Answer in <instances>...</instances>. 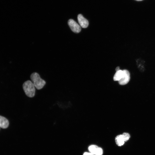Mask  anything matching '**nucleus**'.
I'll list each match as a JSON object with an SVG mask.
<instances>
[{
	"label": "nucleus",
	"instance_id": "nucleus-1",
	"mask_svg": "<svg viewBox=\"0 0 155 155\" xmlns=\"http://www.w3.org/2000/svg\"><path fill=\"white\" fill-rule=\"evenodd\" d=\"M30 78L35 87L38 90L42 89L46 84V82L36 72L32 73Z\"/></svg>",
	"mask_w": 155,
	"mask_h": 155
},
{
	"label": "nucleus",
	"instance_id": "nucleus-2",
	"mask_svg": "<svg viewBox=\"0 0 155 155\" xmlns=\"http://www.w3.org/2000/svg\"><path fill=\"white\" fill-rule=\"evenodd\" d=\"M23 88L28 97L32 98L34 96L35 92V87L32 82L30 80L26 81L23 84Z\"/></svg>",
	"mask_w": 155,
	"mask_h": 155
},
{
	"label": "nucleus",
	"instance_id": "nucleus-3",
	"mask_svg": "<svg viewBox=\"0 0 155 155\" xmlns=\"http://www.w3.org/2000/svg\"><path fill=\"white\" fill-rule=\"evenodd\" d=\"M68 23L71 30L73 32L78 33L80 32L81 28L80 26L73 20H69Z\"/></svg>",
	"mask_w": 155,
	"mask_h": 155
},
{
	"label": "nucleus",
	"instance_id": "nucleus-4",
	"mask_svg": "<svg viewBox=\"0 0 155 155\" xmlns=\"http://www.w3.org/2000/svg\"><path fill=\"white\" fill-rule=\"evenodd\" d=\"M88 150L90 152L94 155H102L103 153L101 148L94 145L90 146L88 147Z\"/></svg>",
	"mask_w": 155,
	"mask_h": 155
},
{
	"label": "nucleus",
	"instance_id": "nucleus-5",
	"mask_svg": "<svg viewBox=\"0 0 155 155\" xmlns=\"http://www.w3.org/2000/svg\"><path fill=\"white\" fill-rule=\"evenodd\" d=\"M124 75L123 78L119 81V84L122 85H124L127 84L130 79V74L128 70L126 69L123 70Z\"/></svg>",
	"mask_w": 155,
	"mask_h": 155
},
{
	"label": "nucleus",
	"instance_id": "nucleus-6",
	"mask_svg": "<svg viewBox=\"0 0 155 155\" xmlns=\"http://www.w3.org/2000/svg\"><path fill=\"white\" fill-rule=\"evenodd\" d=\"M78 20L80 26L82 28H86L88 27L89 25L88 22L82 15L79 14L78 15Z\"/></svg>",
	"mask_w": 155,
	"mask_h": 155
},
{
	"label": "nucleus",
	"instance_id": "nucleus-7",
	"mask_svg": "<svg viewBox=\"0 0 155 155\" xmlns=\"http://www.w3.org/2000/svg\"><path fill=\"white\" fill-rule=\"evenodd\" d=\"M9 125L8 120L5 118L0 116V127L5 129L8 127Z\"/></svg>",
	"mask_w": 155,
	"mask_h": 155
},
{
	"label": "nucleus",
	"instance_id": "nucleus-8",
	"mask_svg": "<svg viewBox=\"0 0 155 155\" xmlns=\"http://www.w3.org/2000/svg\"><path fill=\"white\" fill-rule=\"evenodd\" d=\"M124 75L123 70H119L116 71L113 77L115 81H119L123 77Z\"/></svg>",
	"mask_w": 155,
	"mask_h": 155
},
{
	"label": "nucleus",
	"instance_id": "nucleus-9",
	"mask_svg": "<svg viewBox=\"0 0 155 155\" xmlns=\"http://www.w3.org/2000/svg\"><path fill=\"white\" fill-rule=\"evenodd\" d=\"M115 141L116 144L119 146L123 145L125 142L122 134L117 136L115 137Z\"/></svg>",
	"mask_w": 155,
	"mask_h": 155
},
{
	"label": "nucleus",
	"instance_id": "nucleus-10",
	"mask_svg": "<svg viewBox=\"0 0 155 155\" xmlns=\"http://www.w3.org/2000/svg\"><path fill=\"white\" fill-rule=\"evenodd\" d=\"M122 135L125 142L128 141L130 137L129 134L127 133H124Z\"/></svg>",
	"mask_w": 155,
	"mask_h": 155
},
{
	"label": "nucleus",
	"instance_id": "nucleus-11",
	"mask_svg": "<svg viewBox=\"0 0 155 155\" xmlns=\"http://www.w3.org/2000/svg\"><path fill=\"white\" fill-rule=\"evenodd\" d=\"M83 155H94L93 154L89 152H85L84 153Z\"/></svg>",
	"mask_w": 155,
	"mask_h": 155
},
{
	"label": "nucleus",
	"instance_id": "nucleus-12",
	"mask_svg": "<svg viewBox=\"0 0 155 155\" xmlns=\"http://www.w3.org/2000/svg\"><path fill=\"white\" fill-rule=\"evenodd\" d=\"M119 70H120V69H119V67H117L115 69V70L116 71H118Z\"/></svg>",
	"mask_w": 155,
	"mask_h": 155
},
{
	"label": "nucleus",
	"instance_id": "nucleus-13",
	"mask_svg": "<svg viewBox=\"0 0 155 155\" xmlns=\"http://www.w3.org/2000/svg\"><path fill=\"white\" fill-rule=\"evenodd\" d=\"M136 0V1H142L143 0Z\"/></svg>",
	"mask_w": 155,
	"mask_h": 155
}]
</instances>
